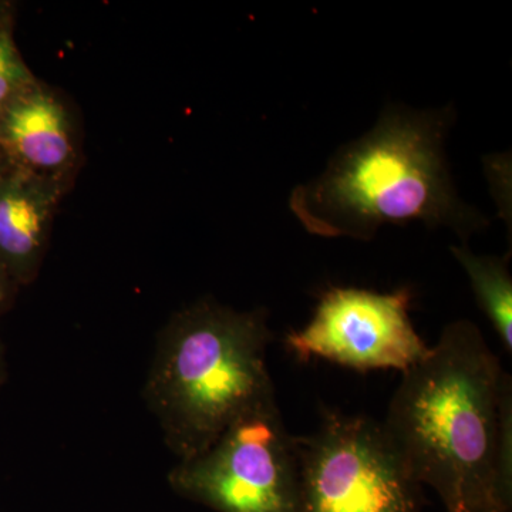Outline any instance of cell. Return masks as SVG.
Segmentation results:
<instances>
[{"instance_id":"6da1fadb","label":"cell","mask_w":512,"mask_h":512,"mask_svg":"<svg viewBox=\"0 0 512 512\" xmlns=\"http://www.w3.org/2000/svg\"><path fill=\"white\" fill-rule=\"evenodd\" d=\"M383 426L447 512H511V376L476 323L447 325L403 373Z\"/></svg>"},{"instance_id":"7a4b0ae2","label":"cell","mask_w":512,"mask_h":512,"mask_svg":"<svg viewBox=\"0 0 512 512\" xmlns=\"http://www.w3.org/2000/svg\"><path fill=\"white\" fill-rule=\"evenodd\" d=\"M454 109L386 107L365 136L345 144L323 173L298 185L289 208L320 238L370 241L384 225L448 228L467 245L488 218L458 197L446 156Z\"/></svg>"},{"instance_id":"3957f363","label":"cell","mask_w":512,"mask_h":512,"mask_svg":"<svg viewBox=\"0 0 512 512\" xmlns=\"http://www.w3.org/2000/svg\"><path fill=\"white\" fill-rule=\"evenodd\" d=\"M268 318L264 308L237 311L204 298L161 329L143 396L177 461L198 456L232 424L276 400Z\"/></svg>"},{"instance_id":"277c9868","label":"cell","mask_w":512,"mask_h":512,"mask_svg":"<svg viewBox=\"0 0 512 512\" xmlns=\"http://www.w3.org/2000/svg\"><path fill=\"white\" fill-rule=\"evenodd\" d=\"M301 512H419L421 485L383 421L326 413L296 436Z\"/></svg>"},{"instance_id":"5b68a950","label":"cell","mask_w":512,"mask_h":512,"mask_svg":"<svg viewBox=\"0 0 512 512\" xmlns=\"http://www.w3.org/2000/svg\"><path fill=\"white\" fill-rule=\"evenodd\" d=\"M175 494L215 512H301L296 436L264 404L168 473Z\"/></svg>"},{"instance_id":"8992f818","label":"cell","mask_w":512,"mask_h":512,"mask_svg":"<svg viewBox=\"0 0 512 512\" xmlns=\"http://www.w3.org/2000/svg\"><path fill=\"white\" fill-rule=\"evenodd\" d=\"M410 305L407 288L390 293L329 289L308 325L286 335V348L302 362L319 357L357 372L404 373L430 352L410 319Z\"/></svg>"},{"instance_id":"52a82bcc","label":"cell","mask_w":512,"mask_h":512,"mask_svg":"<svg viewBox=\"0 0 512 512\" xmlns=\"http://www.w3.org/2000/svg\"><path fill=\"white\" fill-rule=\"evenodd\" d=\"M0 151L10 168L73 185L80 133L69 100L40 79L0 113Z\"/></svg>"},{"instance_id":"ba28073f","label":"cell","mask_w":512,"mask_h":512,"mask_svg":"<svg viewBox=\"0 0 512 512\" xmlns=\"http://www.w3.org/2000/svg\"><path fill=\"white\" fill-rule=\"evenodd\" d=\"M70 188L10 167L0 177V266L19 288L39 276L57 210Z\"/></svg>"},{"instance_id":"9c48e42d","label":"cell","mask_w":512,"mask_h":512,"mask_svg":"<svg viewBox=\"0 0 512 512\" xmlns=\"http://www.w3.org/2000/svg\"><path fill=\"white\" fill-rule=\"evenodd\" d=\"M463 266L478 306L490 320L508 355L512 352V278L508 256L478 255L468 245L451 247Z\"/></svg>"},{"instance_id":"30bf717a","label":"cell","mask_w":512,"mask_h":512,"mask_svg":"<svg viewBox=\"0 0 512 512\" xmlns=\"http://www.w3.org/2000/svg\"><path fill=\"white\" fill-rule=\"evenodd\" d=\"M36 79L16 45L15 6L0 2V113Z\"/></svg>"},{"instance_id":"8fae6325","label":"cell","mask_w":512,"mask_h":512,"mask_svg":"<svg viewBox=\"0 0 512 512\" xmlns=\"http://www.w3.org/2000/svg\"><path fill=\"white\" fill-rule=\"evenodd\" d=\"M19 286L10 278L8 272L0 266V318L12 308Z\"/></svg>"},{"instance_id":"7c38bea8","label":"cell","mask_w":512,"mask_h":512,"mask_svg":"<svg viewBox=\"0 0 512 512\" xmlns=\"http://www.w3.org/2000/svg\"><path fill=\"white\" fill-rule=\"evenodd\" d=\"M6 377V360H5V352H3L2 343H0V384L3 383Z\"/></svg>"},{"instance_id":"4fadbf2b","label":"cell","mask_w":512,"mask_h":512,"mask_svg":"<svg viewBox=\"0 0 512 512\" xmlns=\"http://www.w3.org/2000/svg\"><path fill=\"white\" fill-rule=\"evenodd\" d=\"M8 163H6L5 157H3L2 151H0V177H2L3 173L8 170Z\"/></svg>"},{"instance_id":"5bb4252c","label":"cell","mask_w":512,"mask_h":512,"mask_svg":"<svg viewBox=\"0 0 512 512\" xmlns=\"http://www.w3.org/2000/svg\"><path fill=\"white\" fill-rule=\"evenodd\" d=\"M495 512V511H494Z\"/></svg>"}]
</instances>
